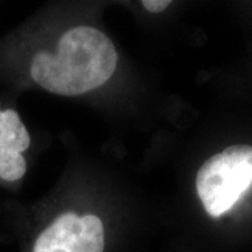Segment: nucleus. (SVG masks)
Masks as SVG:
<instances>
[{
	"label": "nucleus",
	"instance_id": "nucleus-3",
	"mask_svg": "<svg viewBox=\"0 0 252 252\" xmlns=\"http://www.w3.org/2000/svg\"><path fill=\"white\" fill-rule=\"evenodd\" d=\"M32 135L15 106L0 102V186L18 189L28 171Z\"/></svg>",
	"mask_w": 252,
	"mask_h": 252
},
{
	"label": "nucleus",
	"instance_id": "nucleus-1",
	"mask_svg": "<svg viewBox=\"0 0 252 252\" xmlns=\"http://www.w3.org/2000/svg\"><path fill=\"white\" fill-rule=\"evenodd\" d=\"M117 61L111 39L89 25L68 28L48 47L21 25L0 39V82L15 91L36 87L59 96H82L103 87Z\"/></svg>",
	"mask_w": 252,
	"mask_h": 252
},
{
	"label": "nucleus",
	"instance_id": "nucleus-4",
	"mask_svg": "<svg viewBox=\"0 0 252 252\" xmlns=\"http://www.w3.org/2000/svg\"><path fill=\"white\" fill-rule=\"evenodd\" d=\"M171 5L169 0H144L143 6L152 13H161Z\"/></svg>",
	"mask_w": 252,
	"mask_h": 252
},
{
	"label": "nucleus",
	"instance_id": "nucleus-2",
	"mask_svg": "<svg viewBox=\"0 0 252 252\" xmlns=\"http://www.w3.org/2000/svg\"><path fill=\"white\" fill-rule=\"evenodd\" d=\"M252 185V146L234 145L203 163L196 176L198 197L213 217L224 214Z\"/></svg>",
	"mask_w": 252,
	"mask_h": 252
}]
</instances>
